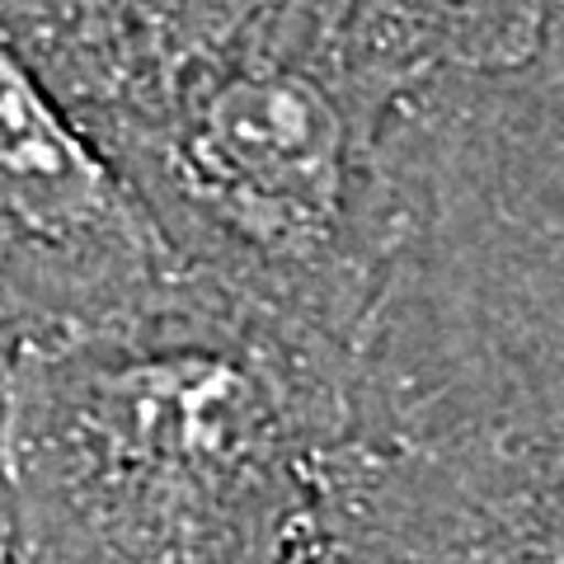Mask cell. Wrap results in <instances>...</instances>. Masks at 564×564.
<instances>
[{"mask_svg": "<svg viewBox=\"0 0 564 564\" xmlns=\"http://www.w3.org/2000/svg\"><path fill=\"white\" fill-rule=\"evenodd\" d=\"M358 423V352L198 273L0 372V508L33 564H282Z\"/></svg>", "mask_w": 564, "mask_h": 564, "instance_id": "6da1fadb", "label": "cell"}, {"mask_svg": "<svg viewBox=\"0 0 564 564\" xmlns=\"http://www.w3.org/2000/svg\"><path fill=\"white\" fill-rule=\"evenodd\" d=\"M381 165L391 269L358 429L564 452V0L527 62L404 104Z\"/></svg>", "mask_w": 564, "mask_h": 564, "instance_id": "7a4b0ae2", "label": "cell"}, {"mask_svg": "<svg viewBox=\"0 0 564 564\" xmlns=\"http://www.w3.org/2000/svg\"><path fill=\"white\" fill-rule=\"evenodd\" d=\"M395 113L306 0H278L99 147L188 273L358 352L391 269L381 151Z\"/></svg>", "mask_w": 564, "mask_h": 564, "instance_id": "3957f363", "label": "cell"}, {"mask_svg": "<svg viewBox=\"0 0 564 564\" xmlns=\"http://www.w3.org/2000/svg\"><path fill=\"white\" fill-rule=\"evenodd\" d=\"M184 259L0 20V362L33 334L155 302Z\"/></svg>", "mask_w": 564, "mask_h": 564, "instance_id": "277c9868", "label": "cell"}, {"mask_svg": "<svg viewBox=\"0 0 564 564\" xmlns=\"http://www.w3.org/2000/svg\"><path fill=\"white\" fill-rule=\"evenodd\" d=\"M311 522L348 564H564V452L352 423Z\"/></svg>", "mask_w": 564, "mask_h": 564, "instance_id": "5b68a950", "label": "cell"}, {"mask_svg": "<svg viewBox=\"0 0 564 564\" xmlns=\"http://www.w3.org/2000/svg\"><path fill=\"white\" fill-rule=\"evenodd\" d=\"M278 0H0L10 39L95 141L132 128Z\"/></svg>", "mask_w": 564, "mask_h": 564, "instance_id": "8992f818", "label": "cell"}, {"mask_svg": "<svg viewBox=\"0 0 564 564\" xmlns=\"http://www.w3.org/2000/svg\"><path fill=\"white\" fill-rule=\"evenodd\" d=\"M348 66L404 109L447 80L532 57L560 0H306Z\"/></svg>", "mask_w": 564, "mask_h": 564, "instance_id": "52a82bcc", "label": "cell"}, {"mask_svg": "<svg viewBox=\"0 0 564 564\" xmlns=\"http://www.w3.org/2000/svg\"><path fill=\"white\" fill-rule=\"evenodd\" d=\"M282 564H348V560L321 536V527L306 522V527H302V536L292 541V551L282 555Z\"/></svg>", "mask_w": 564, "mask_h": 564, "instance_id": "ba28073f", "label": "cell"}, {"mask_svg": "<svg viewBox=\"0 0 564 564\" xmlns=\"http://www.w3.org/2000/svg\"><path fill=\"white\" fill-rule=\"evenodd\" d=\"M0 564H33L29 551L20 545V536L10 532V518H6V508H0Z\"/></svg>", "mask_w": 564, "mask_h": 564, "instance_id": "9c48e42d", "label": "cell"}, {"mask_svg": "<svg viewBox=\"0 0 564 564\" xmlns=\"http://www.w3.org/2000/svg\"><path fill=\"white\" fill-rule=\"evenodd\" d=\"M0 372H6V362H0Z\"/></svg>", "mask_w": 564, "mask_h": 564, "instance_id": "30bf717a", "label": "cell"}]
</instances>
